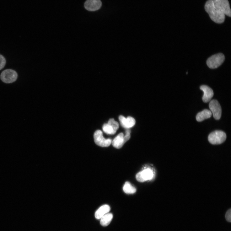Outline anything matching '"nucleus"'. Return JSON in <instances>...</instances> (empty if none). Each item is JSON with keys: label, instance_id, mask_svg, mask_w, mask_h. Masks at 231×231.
I'll return each mask as SVG.
<instances>
[{"label": "nucleus", "instance_id": "obj_6", "mask_svg": "<svg viewBox=\"0 0 231 231\" xmlns=\"http://www.w3.org/2000/svg\"><path fill=\"white\" fill-rule=\"evenodd\" d=\"M94 142L98 146L102 147H108L110 145L112 141L110 139H106L103 136V133L100 130H97L94 134Z\"/></svg>", "mask_w": 231, "mask_h": 231}, {"label": "nucleus", "instance_id": "obj_9", "mask_svg": "<svg viewBox=\"0 0 231 231\" xmlns=\"http://www.w3.org/2000/svg\"><path fill=\"white\" fill-rule=\"evenodd\" d=\"M102 5V3L100 0H87L84 4L85 9L91 11L99 9Z\"/></svg>", "mask_w": 231, "mask_h": 231}, {"label": "nucleus", "instance_id": "obj_1", "mask_svg": "<svg viewBox=\"0 0 231 231\" xmlns=\"http://www.w3.org/2000/svg\"><path fill=\"white\" fill-rule=\"evenodd\" d=\"M205 8L213 22L218 24H222L224 22L225 15L215 7L212 0H208L206 3Z\"/></svg>", "mask_w": 231, "mask_h": 231}, {"label": "nucleus", "instance_id": "obj_11", "mask_svg": "<svg viewBox=\"0 0 231 231\" xmlns=\"http://www.w3.org/2000/svg\"><path fill=\"white\" fill-rule=\"evenodd\" d=\"M119 120L122 126L125 128H129L133 126L136 123L135 119L132 117L125 118L122 115L119 117Z\"/></svg>", "mask_w": 231, "mask_h": 231}, {"label": "nucleus", "instance_id": "obj_18", "mask_svg": "<svg viewBox=\"0 0 231 231\" xmlns=\"http://www.w3.org/2000/svg\"><path fill=\"white\" fill-rule=\"evenodd\" d=\"M108 124L112 126L114 131L116 132L119 127V125L118 122L115 121L114 119H111L109 120Z\"/></svg>", "mask_w": 231, "mask_h": 231}, {"label": "nucleus", "instance_id": "obj_8", "mask_svg": "<svg viewBox=\"0 0 231 231\" xmlns=\"http://www.w3.org/2000/svg\"><path fill=\"white\" fill-rule=\"evenodd\" d=\"M154 176L153 170L150 169H147L138 173L136 178L138 181L143 182L152 179Z\"/></svg>", "mask_w": 231, "mask_h": 231}, {"label": "nucleus", "instance_id": "obj_15", "mask_svg": "<svg viewBox=\"0 0 231 231\" xmlns=\"http://www.w3.org/2000/svg\"><path fill=\"white\" fill-rule=\"evenodd\" d=\"M113 217V215L111 213H107L100 220V224L103 226H107L109 225L111 222Z\"/></svg>", "mask_w": 231, "mask_h": 231}, {"label": "nucleus", "instance_id": "obj_14", "mask_svg": "<svg viewBox=\"0 0 231 231\" xmlns=\"http://www.w3.org/2000/svg\"><path fill=\"white\" fill-rule=\"evenodd\" d=\"M212 115V113L211 111L205 109L197 114L196 117V120L198 122H201L210 118Z\"/></svg>", "mask_w": 231, "mask_h": 231}, {"label": "nucleus", "instance_id": "obj_12", "mask_svg": "<svg viewBox=\"0 0 231 231\" xmlns=\"http://www.w3.org/2000/svg\"><path fill=\"white\" fill-rule=\"evenodd\" d=\"M126 143L124 139V135L121 133L115 137L112 142L113 147L117 149L121 148Z\"/></svg>", "mask_w": 231, "mask_h": 231}, {"label": "nucleus", "instance_id": "obj_17", "mask_svg": "<svg viewBox=\"0 0 231 231\" xmlns=\"http://www.w3.org/2000/svg\"><path fill=\"white\" fill-rule=\"evenodd\" d=\"M103 129L104 132L108 134L114 135L116 133L112 126L108 123L104 124Z\"/></svg>", "mask_w": 231, "mask_h": 231}, {"label": "nucleus", "instance_id": "obj_16", "mask_svg": "<svg viewBox=\"0 0 231 231\" xmlns=\"http://www.w3.org/2000/svg\"><path fill=\"white\" fill-rule=\"evenodd\" d=\"M123 190L124 192L127 194H133L137 191L135 187L133 186L129 182H126L124 184Z\"/></svg>", "mask_w": 231, "mask_h": 231}, {"label": "nucleus", "instance_id": "obj_7", "mask_svg": "<svg viewBox=\"0 0 231 231\" xmlns=\"http://www.w3.org/2000/svg\"><path fill=\"white\" fill-rule=\"evenodd\" d=\"M209 107L214 118L216 120H219L222 115L221 106L217 100H211L209 104Z\"/></svg>", "mask_w": 231, "mask_h": 231}, {"label": "nucleus", "instance_id": "obj_20", "mask_svg": "<svg viewBox=\"0 0 231 231\" xmlns=\"http://www.w3.org/2000/svg\"><path fill=\"white\" fill-rule=\"evenodd\" d=\"M231 209H230L227 211L225 214L226 219L227 221L229 222H231Z\"/></svg>", "mask_w": 231, "mask_h": 231}, {"label": "nucleus", "instance_id": "obj_21", "mask_svg": "<svg viewBox=\"0 0 231 231\" xmlns=\"http://www.w3.org/2000/svg\"><path fill=\"white\" fill-rule=\"evenodd\" d=\"M131 131L129 129L127 130L126 132V135L124 136V140L126 142L127 141H128L131 138Z\"/></svg>", "mask_w": 231, "mask_h": 231}, {"label": "nucleus", "instance_id": "obj_13", "mask_svg": "<svg viewBox=\"0 0 231 231\" xmlns=\"http://www.w3.org/2000/svg\"><path fill=\"white\" fill-rule=\"evenodd\" d=\"M110 210V207L107 205H105L101 206L96 212L95 216L96 218L99 220L103 217L108 213Z\"/></svg>", "mask_w": 231, "mask_h": 231}, {"label": "nucleus", "instance_id": "obj_4", "mask_svg": "<svg viewBox=\"0 0 231 231\" xmlns=\"http://www.w3.org/2000/svg\"><path fill=\"white\" fill-rule=\"evenodd\" d=\"M215 7L223 13L230 17L231 11L228 0H212Z\"/></svg>", "mask_w": 231, "mask_h": 231}, {"label": "nucleus", "instance_id": "obj_5", "mask_svg": "<svg viewBox=\"0 0 231 231\" xmlns=\"http://www.w3.org/2000/svg\"><path fill=\"white\" fill-rule=\"evenodd\" d=\"M17 72L12 69H8L3 71L1 75V78L4 83H11L15 82L18 78Z\"/></svg>", "mask_w": 231, "mask_h": 231}, {"label": "nucleus", "instance_id": "obj_10", "mask_svg": "<svg viewBox=\"0 0 231 231\" xmlns=\"http://www.w3.org/2000/svg\"><path fill=\"white\" fill-rule=\"evenodd\" d=\"M200 89L204 92V95L202 98L204 103L210 102L213 96L214 93L212 90L208 86L203 85L200 86Z\"/></svg>", "mask_w": 231, "mask_h": 231}, {"label": "nucleus", "instance_id": "obj_3", "mask_svg": "<svg viewBox=\"0 0 231 231\" xmlns=\"http://www.w3.org/2000/svg\"><path fill=\"white\" fill-rule=\"evenodd\" d=\"M227 137L226 133L223 132L216 131L211 133L209 135V142L213 145L221 144L223 143Z\"/></svg>", "mask_w": 231, "mask_h": 231}, {"label": "nucleus", "instance_id": "obj_2", "mask_svg": "<svg viewBox=\"0 0 231 231\" xmlns=\"http://www.w3.org/2000/svg\"><path fill=\"white\" fill-rule=\"evenodd\" d=\"M225 59L224 55L221 53L216 54L210 57L207 61V64L209 68L215 69L220 67Z\"/></svg>", "mask_w": 231, "mask_h": 231}, {"label": "nucleus", "instance_id": "obj_19", "mask_svg": "<svg viewBox=\"0 0 231 231\" xmlns=\"http://www.w3.org/2000/svg\"><path fill=\"white\" fill-rule=\"evenodd\" d=\"M6 60L5 58L2 55L0 54V70L2 69L5 66Z\"/></svg>", "mask_w": 231, "mask_h": 231}]
</instances>
